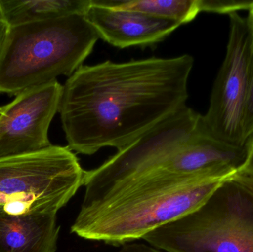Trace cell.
<instances>
[{
	"label": "cell",
	"mask_w": 253,
	"mask_h": 252,
	"mask_svg": "<svg viewBox=\"0 0 253 252\" xmlns=\"http://www.w3.org/2000/svg\"><path fill=\"white\" fill-rule=\"evenodd\" d=\"M3 111H4V106L0 107V118L3 114Z\"/></svg>",
	"instance_id": "20"
},
{
	"label": "cell",
	"mask_w": 253,
	"mask_h": 252,
	"mask_svg": "<svg viewBox=\"0 0 253 252\" xmlns=\"http://www.w3.org/2000/svg\"><path fill=\"white\" fill-rule=\"evenodd\" d=\"M84 175L68 146L0 159V217L57 214L83 186Z\"/></svg>",
	"instance_id": "5"
},
{
	"label": "cell",
	"mask_w": 253,
	"mask_h": 252,
	"mask_svg": "<svg viewBox=\"0 0 253 252\" xmlns=\"http://www.w3.org/2000/svg\"><path fill=\"white\" fill-rule=\"evenodd\" d=\"M90 5L91 0H0V10L10 27L70 15L84 16Z\"/></svg>",
	"instance_id": "11"
},
{
	"label": "cell",
	"mask_w": 253,
	"mask_h": 252,
	"mask_svg": "<svg viewBox=\"0 0 253 252\" xmlns=\"http://www.w3.org/2000/svg\"><path fill=\"white\" fill-rule=\"evenodd\" d=\"M242 172L246 174L253 176V144L250 149L245 165L242 168Z\"/></svg>",
	"instance_id": "18"
},
{
	"label": "cell",
	"mask_w": 253,
	"mask_h": 252,
	"mask_svg": "<svg viewBox=\"0 0 253 252\" xmlns=\"http://www.w3.org/2000/svg\"><path fill=\"white\" fill-rule=\"evenodd\" d=\"M108 7L134 10L180 25L193 21L201 13L199 0H99Z\"/></svg>",
	"instance_id": "12"
},
{
	"label": "cell",
	"mask_w": 253,
	"mask_h": 252,
	"mask_svg": "<svg viewBox=\"0 0 253 252\" xmlns=\"http://www.w3.org/2000/svg\"><path fill=\"white\" fill-rule=\"evenodd\" d=\"M119 252H162L142 244H125Z\"/></svg>",
	"instance_id": "16"
},
{
	"label": "cell",
	"mask_w": 253,
	"mask_h": 252,
	"mask_svg": "<svg viewBox=\"0 0 253 252\" xmlns=\"http://www.w3.org/2000/svg\"><path fill=\"white\" fill-rule=\"evenodd\" d=\"M99 38L83 15L10 27L0 56V93L16 96L71 76Z\"/></svg>",
	"instance_id": "3"
},
{
	"label": "cell",
	"mask_w": 253,
	"mask_h": 252,
	"mask_svg": "<svg viewBox=\"0 0 253 252\" xmlns=\"http://www.w3.org/2000/svg\"><path fill=\"white\" fill-rule=\"evenodd\" d=\"M9 26L8 23L6 22L0 10V56L2 52L3 47L5 44L6 39H7V34H8Z\"/></svg>",
	"instance_id": "17"
},
{
	"label": "cell",
	"mask_w": 253,
	"mask_h": 252,
	"mask_svg": "<svg viewBox=\"0 0 253 252\" xmlns=\"http://www.w3.org/2000/svg\"><path fill=\"white\" fill-rule=\"evenodd\" d=\"M142 239L168 252H253V194L229 178L194 211Z\"/></svg>",
	"instance_id": "4"
},
{
	"label": "cell",
	"mask_w": 253,
	"mask_h": 252,
	"mask_svg": "<svg viewBox=\"0 0 253 252\" xmlns=\"http://www.w3.org/2000/svg\"><path fill=\"white\" fill-rule=\"evenodd\" d=\"M84 18L99 38L119 48L157 44L181 26L174 21L134 10L113 8L99 0H91Z\"/></svg>",
	"instance_id": "9"
},
{
	"label": "cell",
	"mask_w": 253,
	"mask_h": 252,
	"mask_svg": "<svg viewBox=\"0 0 253 252\" xmlns=\"http://www.w3.org/2000/svg\"><path fill=\"white\" fill-rule=\"evenodd\" d=\"M253 53V30L249 19L230 15L225 58L214 82L209 108L202 115L208 134L238 146H245L244 119Z\"/></svg>",
	"instance_id": "7"
},
{
	"label": "cell",
	"mask_w": 253,
	"mask_h": 252,
	"mask_svg": "<svg viewBox=\"0 0 253 252\" xmlns=\"http://www.w3.org/2000/svg\"><path fill=\"white\" fill-rule=\"evenodd\" d=\"M62 85L31 87L4 106L0 118V159L34 153L51 146L50 123L59 112Z\"/></svg>",
	"instance_id": "8"
},
{
	"label": "cell",
	"mask_w": 253,
	"mask_h": 252,
	"mask_svg": "<svg viewBox=\"0 0 253 252\" xmlns=\"http://www.w3.org/2000/svg\"><path fill=\"white\" fill-rule=\"evenodd\" d=\"M244 141L245 146L253 139V53L251 65V78L248 89V99L244 119Z\"/></svg>",
	"instance_id": "14"
},
{
	"label": "cell",
	"mask_w": 253,
	"mask_h": 252,
	"mask_svg": "<svg viewBox=\"0 0 253 252\" xmlns=\"http://www.w3.org/2000/svg\"><path fill=\"white\" fill-rule=\"evenodd\" d=\"M193 64L184 54L80 67L62 86L67 146L87 155L124 149L187 106Z\"/></svg>",
	"instance_id": "1"
},
{
	"label": "cell",
	"mask_w": 253,
	"mask_h": 252,
	"mask_svg": "<svg viewBox=\"0 0 253 252\" xmlns=\"http://www.w3.org/2000/svg\"><path fill=\"white\" fill-rule=\"evenodd\" d=\"M231 178L235 181L246 188L247 189H248L250 192L253 194V176L237 172Z\"/></svg>",
	"instance_id": "15"
},
{
	"label": "cell",
	"mask_w": 253,
	"mask_h": 252,
	"mask_svg": "<svg viewBox=\"0 0 253 252\" xmlns=\"http://www.w3.org/2000/svg\"><path fill=\"white\" fill-rule=\"evenodd\" d=\"M222 172L147 176L83 200L71 231L89 241L125 245L200 207L221 182Z\"/></svg>",
	"instance_id": "2"
},
{
	"label": "cell",
	"mask_w": 253,
	"mask_h": 252,
	"mask_svg": "<svg viewBox=\"0 0 253 252\" xmlns=\"http://www.w3.org/2000/svg\"><path fill=\"white\" fill-rule=\"evenodd\" d=\"M202 116L185 106L100 167L84 171L83 200L129 180L163 172L177 152L205 130Z\"/></svg>",
	"instance_id": "6"
},
{
	"label": "cell",
	"mask_w": 253,
	"mask_h": 252,
	"mask_svg": "<svg viewBox=\"0 0 253 252\" xmlns=\"http://www.w3.org/2000/svg\"><path fill=\"white\" fill-rule=\"evenodd\" d=\"M55 213L0 217V252H55L60 228Z\"/></svg>",
	"instance_id": "10"
},
{
	"label": "cell",
	"mask_w": 253,
	"mask_h": 252,
	"mask_svg": "<svg viewBox=\"0 0 253 252\" xmlns=\"http://www.w3.org/2000/svg\"><path fill=\"white\" fill-rule=\"evenodd\" d=\"M249 16H248V19H249L250 22H251V26H252V28L253 30V9L249 11Z\"/></svg>",
	"instance_id": "19"
},
{
	"label": "cell",
	"mask_w": 253,
	"mask_h": 252,
	"mask_svg": "<svg viewBox=\"0 0 253 252\" xmlns=\"http://www.w3.org/2000/svg\"><path fill=\"white\" fill-rule=\"evenodd\" d=\"M201 13L233 14L240 10L253 9V0H199Z\"/></svg>",
	"instance_id": "13"
}]
</instances>
